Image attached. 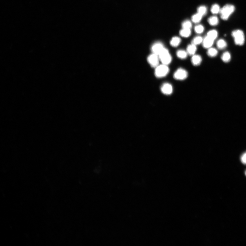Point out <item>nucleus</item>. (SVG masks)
Masks as SVG:
<instances>
[{
    "label": "nucleus",
    "instance_id": "nucleus-21",
    "mask_svg": "<svg viewBox=\"0 0 246 246\" xmlns=\"http://www.w3.org/2000/svg\"><path fill=\"white\" fill-rule=\"evenodd\" d=\"M202 16L200 15L199 14L197 13L194 14L192 16V20L194 22L197 23L199 22L201 20Z\"/></svg>",
    "mask_w": 246,
    "mask_h": 246
},
{
    "label": "nucleus",
    "instance_id": "nucleus-18",
    "mask_svg": "<svg viewBox=\"0 0 246 246\" xmlns=\"http://www.w3.org/2000/svg\"><path fill=\"white\" fill-rule=\"evenodd\" d=\"M207 36L211 39L214 40L218 37V33L216 30H211L208 32Z\"/></svg>",
    "mask_w": 246,
    "mask_h": 246
},
{
    "label": "nucleus",
    "instance_id": "nucleus-20",
    "mask_svg": "<svg viewBox=\"0 0 246 246\" xmlns=\"http://www.w3.org/2000/svg\"><path fill=\"white\" fill-rule=\"evenodd\" d=\"M220 9L219 5L216 4L213 5L211 7V12L213 14H217L220 12Z\"/></svg>",
    "mask_w": 246,
    "mask_h": 246
},
{
    "label": "nucleus",
    "instance_id": "nucleus-24",
    "mask_svg": "<svg viewBox=\"0 0 246 246\" xmlns=\"http://www.w3.org/2000/svg\"><path fill=\"white\" fill-rule=\"evenodd\" d=\"M182 26L184 28L190 29L192 27V24L189 21H185L182 23Z\"/></svg>",
    "mask_w": 246,
    "mask_h": 246
},
{
    "label": "nucleus",
    "instance_id": "nucleus-26",
    "mask_svg": "<svg viewBox=\"0 0 246 246\" xmlns=\"http://www.w3.org/2000/svg\"><path fill=\"white\" fill-rule=\"evenodd\" d=\"M241 160L242 163L246 164V153L243 154L241 158Z\"/></svg>",
    "mask_w": 246,
    "mask_h": 246
},
{
    "label": "nucleus",
    "instance_id": "nucleus-13",
    "mask_svg": "<svg viewBox=\"0 0 246 246\" xmlns=\"http://www.w3.org/2000/svg\"><path fill=\"white\" fill-rule=\"evenodd\" d=\"M191 33L190 29L183 28L180 32V35L184 37H188L190 36Z\"/></svg>",
    "mask_w": 246,
    "mask_h": 246
},
{
    "label": "nucleus",
    "instance_id": "nucleus-17",
    "mask_svg": "<svg viewBox=\"0 0 246 246\" xmlns=\"http://www.w3.org/2000/svg\"><path fill=\"white\" fill-rule=\"evenodd\" d=\"M187 53L183 50H179L177 52V56L178 58L181 59H184L187 58Z\"/></svg>",
    "mask_w": 246,
    "mask_h": 246
},
{
    "label": "nucleus",
    "instance_id": "nucleus-27",
    "mask_svg": "<svg viewBox=\"0 0 246 246\" xmlns=\"http://www.w3.org/2000/svg\"><path fill=\"white\" fill-rule=\"evenodd\" d=\"M245 174H246V172H245Z\"/></svg>",
    "mask_w": 246,
    "mask_h": 246
},
{
    "label": "nucleus",
    "instance_id": "nucleus-15",
    "mask_svg": "<svg viewBox=\"0 0 246 246\" xmlns=\"http://www.w3.org/2000/svg\"><path fill=\"white\" fill-rule=\"evenodd\" d=\"M217 45L218 49H223L227 47V44L225 40L223 39H220L218 41L217 43Z\"/></svg>",
    "mask_w": 246,
    "mask_h": 246
},
{
    "label": "nucleus",
    "instance_id": "nucleus-22",
    "mask_svg": "<svg viewBox=\"0 0 246 246\" xmlns=\"http://www.w3.org/2000/svg\"><path fill=\"white\" fill-rule=\"evenodd\" d=\"M203 38L200 36H197L195 37L192 40V43L193 44L197 45L200 44L203 42Z\"/></svg>",
    "mask_w": 246,
    "mask_h": 246
},
{
    "label": "nucleus",
    "instance_id": "nucleus-5",
    "mask_svg": "<svg viewBox=\"0 0 246 246\" xmlns=\"http://www.w3.org/2000/svg\"><path fill=\"white\" fill-rule=\"evenodd\" d=\"M159 57L158 55L153 54L150 55L147 58V61L151 66L156 68L159 65Z\"/></svg>",
    "mask_w": 246,
    "mask_h": 246
},
{
    "label": "nucleus",
    "instance_id": "nucleus-1",
    "mask_svg": "<svg viewBox=\"0 0 246 246\" xmlns=\"http://www.w3.org/2000/svg\"><path fill=\"white\" fill-rule=\"evenodd\" d=\"M235 7L234 5L227 4L224 6L220 10V16L224 20L228 19L230 16L234 12Z\"/></svg>",
    "mask_w": 246,
    "mask_h": 246
},
{
    "label": "nucleus",
    "instance_id": "nucleus-14",
    "mask_svg": "<svg viewBox=\"0 0 246 246\" xmlns=\"http://www.w3.org/2000/svg\"><path fill=\"white\" fill-rule=\"evenodd\" d=\"M208 22L210 25L215 26L218 24L219 20L216 16H212L209 18Z\"/></svg>",
    "mask_w": 246,
    "mask_h": 246
},
{
    "label": "nucleus",
    "instance_id": "nucleus-2",
    "mask_svg": "<svg viewBox=\"0 0 246 246\" xmlns=\"http://www.w3.org/2000/svg\"><path fill=\"white\" fill-rule=\"evenodd\" d=\"M235 43L236 45H242L245 42V37L244 33L241 30H236L233 31L232 33Z\"/></svg>",
    "mask_w": 246,
    "mask_h": 246
},
{
    "label": "nucleus",
    "instance_id": "nucleus-6",
    "mask_svg": "<svg viewBox=\"0 0 246 246\" xmlns=\"http://www.w3.org/2000/svg\"><path fill=\"white\" fill-rule=\"evenodd\" d=\"M174 77L175 79L178 80H184L188 76V73L184 69L180 68L176 71L174 74Z\"/></svg>",
    "mask_w": 246,
    "mask_h": 246
},
{
    "label": "nucleus",
    "instance_id": "nucleus-11",
    "mask_svg": "<svg viewBox=\"0 0 246 246\" xmlns=\"http://www.w3.org/2000/svg\"><path fill=\"white\" fill-rule=\"evenodd\" d=\"M197 50L196 45L191 44L188 46L187 49V54L193 56L194 55Z\"/></svg>",
    "mask_w": 246,
    "mask_h": 246
},
{
    "label": "nucleus",
    "instance_id": "nucleus-23",
    "mask_svg": "<svg viewBox=\"0 0 246 246\" xmlns=\"http://www.w3.org/2000/svg\"><path fill=\"white\" fill-rule=\"evenodd\" d=\"M207 12V8L205 6H200L198 9V13L199 14L202 16L205 15L206 14Z\"/></svg>",
    "mask_w": 246,
    "mask_h": 246
},
{
    "label": "nucleus",
    "instance_id": "nucleus-16",
    "mask_svg": "<svg viewBox=\"0 0 246 246\" xmlns=\"http://www.w3.org/2000/svg\"><path fill=\"white\" fill-rule=\"evenodd\" d=\"M221 58L222 61L225 62H228L231 60V55L229 52H226L222 55Z\"/></svg>",
    "mask_w": 246,
    "mask_h": 246
},
{
    "label": "nucleus",
    "instance_id": "nucleus-12",
    "mask_svg": "<svg viewBox=\"0 0 246 246\" xmlns=\"http://www.w3.org/2000/svg\"><path fill=\"white\" fill-rule=\"evenodd\" d=\"M181 39L179 37H173L170 41V44L172 47H176L180 44Z\"/></svg>",
    "mask_w": 246,
    "mask_h": 246
},
{
    "label": "nucleus",
    "instance_id": "nucleus-9",
    "mask_svg": "<svg viewBox=\"0 0 246 246\" xmlns=\"http://www.w3.org/2000/svg\"><path fill=\"white\" fill-rule=\"evenodd\" d=\"M214 40L211 39L208 36H207L203 39V46L205 48H210L214 43Z\"/></svg>",
    "mask_w": 246,
    "mask_h": 246
},
{
    "label": "nucleus",
    "instance_id": "nucleus-3",
    "mask_svg": "<svg viewBox=\"0 0 246 246\" xmlns=\"http://www.w3.org/2000/svg\"><path fill=\"white\" fill-rule=\"evenodd\" d=\"M169 69L167 65L162 64L159 65L155 70V75L157 77L161 78L165 77L169 73Z\"/></svg>",
    "mask_w": 246,
    "mask_h": 246
},
{
    "label": "nucleus",
    "instance_id": "nucleus-4",
    "mask_svg": "<svg viewBox=\"0 0 246 246\" xmlns=\"http://www.w3.org/2000/svg\"><path fill=\"white\" fill-rule=\"evenodd\" d=\"M159 59L163 64L168 65L172 61V58L169 51L165 48H164L162 52L158 55Z\"/></svg>",
    "mask_w": 246,
    "mask_h": 246
},
{
    "label": "nucleus",
    "instance_id": "nucleus-8",
    "mask_svg": "<svg viewBox=\"0 0 246 246\" xmlns=\"http://www.w3.org/2000/svg\"><path fill=\"white\" fill-rule=\"evenodd\" d=\"M161 90L162 92L164 94L169 95L172 94L173 90V87L170 84L165 83L162 85Z\"/></svg>",
    "mask_w": 246,
    "mask_h": 246
},
{
    "label": "nucleus",
    "instance_id": "nucleus-19",
    "mask_svg": "<svg viewBox=\"0 0 246 246\" xmlns=\"http://www.w3.org/2000/svg\"><path fill=\"white\" fill-rule=\"evenodd\" d=\"M207 55L211 57H214L217 55L218 52L216 49L214 48H209L207 52Z\"/></svg>",
    "mask_w": 246,
    "mask_h": 246
},
{
    "label": "nucleus",
    "instance_id": "nucleus-7",
    "mask_svg": "<svg viewBox=\"0 0 246 246\" xmlns=\"http://www.w3.org/2000/svg\"><path fill=\"white\" fill-rule=\"evenodd\" d=\"M164 48L165 47L163 43L160 42H157L152 45L151 48V50L153 54L158 56Z\"/></svg>",
    "mask_w": 246,
    "mask_h": 246
},
{
    "label": "nucleus",
    "instance_id": "nucleus-25",
    "mask_svg": "<svg viewBox=\"0 0 246 246\" xmlns=\"http://www.w3.org/2000/svg\"><path fill=\"white\" fill-rule=\"evenodd\" d=\"M195 31L197 33L201 34L203 32L204 30V27L202 25H197L194 28Z\"/></svg>",
    "mask_w": 246,
    "mask_h": 246
},
{
    "label": "nucleus",
    "instance_id": "nucleus-10",
    "mask_svg": "<svg viewBox=\"0 0 246 246\" xmlns=\"http://www.w3.org/2000/svg\"><path fill=\"white\" fill-rule=\"evenodd\" d=\"M202 60L201 56L198 55H194L191 59V62L194 66H198L201 63Z\"/></svg>",
    "mask_w": 246,
    "mask_h": 246
}]
</instances>
